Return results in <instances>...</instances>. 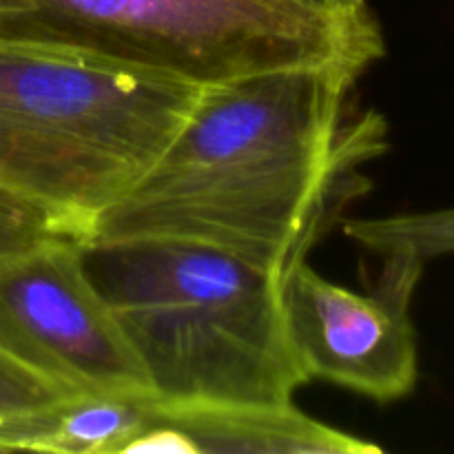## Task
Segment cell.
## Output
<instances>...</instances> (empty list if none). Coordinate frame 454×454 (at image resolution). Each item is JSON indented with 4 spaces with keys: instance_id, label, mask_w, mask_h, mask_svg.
I'll return each mask as SVG.
<instances>
[{
    "instance_id": "1",
    "label": "cell",
    "mask_w": 454,
    "mask_h": 454,
    "mask_svg": "<svg viewBox=\"0 0 454 454\" xmlns=\"http://www.w3.org/2000/svg\"><path fill=\"white\" fill-rule=\"evenodd\" d=\"M364 74L317 62L202 84L162 153L84 239H191L288 275L350 158L381 149L384 131L359 145L341 136L344 98Z\"/></svg>"
},
{
    "instance_id": "2",
    "label": "cell",
    "mask_w": 454,
    "mask_h": 454,
    "mask_svg": "<svg viewBox=\"0 0 454 454\" xmlns=\"http://www.w3.org/2000/svg\"><path fill=\"white\" fill-rule=\"evenodd\" d=\"M80 253L162 402L286 406L306 384L278 266L171 238L82 239Z\"/></svg>"
},
{
    "instance_id": "3",
    "label": "cell",
    "mask_w": 454,
    "mask_h": 454,
    "mask_svg": "<svg viewBox=\"0 0 454 454\" xmlns=\"http://www.w3.org/2000/svg\"><path fill=\"white\" fill-rule=\"evenodd\" d=\"M200 89L96 53L0 40V186L84 239L162 153Z\"/></svg>"
},
{
    "instance_id": "4",
    "label": "cell",
    "mask_w": 454,
    "mask_h": 454,
    "mask_svg": "<svg viewBox=\"0 0 454 454\" xmlns=\"http://www.w3.org/2000/svg\"><path fill=\"white\" fill-rule=\"evenodd\" d=\"M0 40L96 53L195 84L317 62L368 71L386 53L372 12L340 16L288 0H0Z\"/></svg>"
},
{
    "instance_id": "5",
    "label": "cell",
    "mask_w": 454,
    "mask_h": 454,
    "mask_svg": "<svg viewBox=\"0 0 454 454\" xmlns=\"http://www.w3.org/2000/svg\"><path fill=\"white\" fill-rule=\"evenodd\" d=\"M80 242L51 239L0 269V350L69 395H153Z\"/></svg>"
},
{
    "instance_id": "6",
    "label": "cell",
    "mask_w": 454,
    "mask_h": 454,
    "mask_svg": "<svg viewBox=\"0 0 454 454\" xmlns=\"http://www.w3.org/2000/svg\"><path fill=\"white\" fill-rule=\"evenodd\" d=\"M384 269L366 293L331 282L306 262L293 266L282 293L291 355L304 375L393 403L415 390L419 350L411 317L426 262L384 255Z\"/></svg>"
},
{
    "instance_id": "7",
    "label": "cell",
    "mask_w": 454,
    "mask_h": 454,
    "mask_svg": "<svg viewBox=\"0 0 454 454\" xmlns=\"http://www.w3.org/2000/svg\"><path fill=\"white\" fill-rule=\"evenodd\" d=\"M375 443L286 406L168 403L153 397L151 419L131 452L371 454Z\"/></svg>"
},
{
    "instance_id": "8",
    "label": "cell",
    "mask_w": 454,
    "mask_h": 454,
    "mask_svg": "<svg viewBox=\"0 0 454 454\" xmlns=\"http://www.w3.org/2000/svg\"><path fill=\"white\" fill-rule=\"evenodd\" d=\"M155 395H74L29 417L16 452L129 454L145 434Z\"/></svg>"
},
{
    "instance_id": "9",
    "label": "cell",
    "mask_w": 454,
    "mask_h": 454,
    "mask_svg": "<svg viewBox=\"0 0 454 454\" xmlns=\"http://www.w3.org/2000/svg\"><path fill=\"white\" fill-rule=\"evenodd\" d=\"M344 233L359 247L384 255H411L421 262L454 253V207L346 222Z\"/></svg>"
},
{
    "instance_id": "10",
    "label": "cell",
    "mask_w": 454,
    "mask_h": 454,
    "mask_svg": "<svg viewBox=\"0 0 454 454\" xmlns=\"http://www.w3.org/2000/svg\"><path fill=\"white\" fill-rule=\"evenodd\" d=\"M60 238L82 235L51 208L0 186V269Z\"/></svg>"
},
{
    "instance_id": "11",
    "label": "cell",
    "mask_w": 454,
    "mask_h": 454,
    "mask_svg": "<svg viewBox=\"0 0 454 454\" xmlns=\"http://www.w3.org/2000/svg\"><path fill=\"white\" fill-rule=\"evenodd\" d=\"M67 397L74 395L27 371L0 350V452H16V439L25 421Z\"/></svg>"
},
{
    "instance_id": "12",
    "label": "cell",
    "mask_w": 454,
    "mask_h": 454,
    "mask_svg": "<svg viewBox=\"0 0 454 454\" xmlns=\"http://www.w3.org/2000/svg\"><path fill=\"white\" fill-rule=\"evenodd\" d=\"M288 3L301 4L315 12L340 13V16H357V13L371 12L368 0H288Z\"/></svg>"
}]
</instances>
